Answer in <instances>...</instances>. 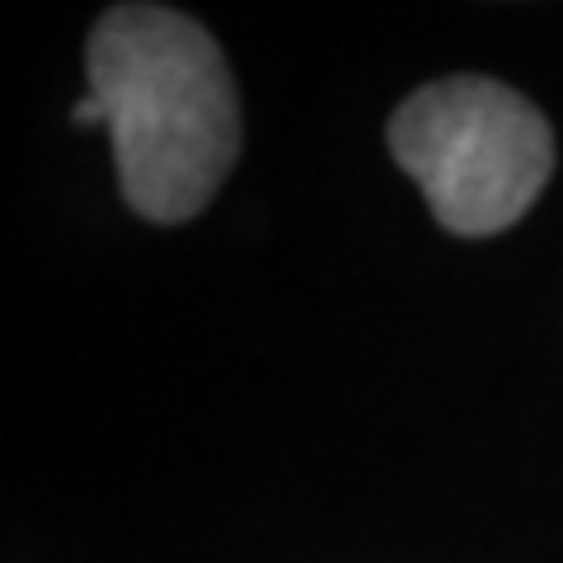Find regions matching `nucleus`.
I'll use <instances>...</instances> for the list:
<instances>
[{"label": "nucleus", "mask_w": 563, "mask_h": 563, "mask_svg": "<svg viewBox=\"0 0 563 563\" xmlns=\"http://www.w3.org/2000/svg\"><path fill=\"white\" fill-rule=\"evenodd\" d=\"M390 151L455 235L507 231L554 169L540 109L484 76L437 80L409 95L390 118Z\"/></svg>", "instance_id": "obj_2"}, {"label": "nucleus", "mask_w": 563, "mask_h": 563, "mask_svg": "<svg viewBox=\"0 0 563 563\" xmlns=\"http://www.w3.org/2000/svg\"><path fill=\"white\" fill-rule=\"evenodd\" d=\"M70 122H76V128H90V122H103V128H109V113H103V103L95 95H85L76 109H70Z\"/></svg>", "instance_id": "obj_3"}, {"label": "nucleus", "mask_w": 563, "mask_h": 563, "mask_svg": "<svg viewBox=\"0 0 563 563\" xmlns=\"http://www.w3.org/2000/svg\"><path fill=\"white\" fill-rule=\"evenodd\" d=\"M85 70L122 198L146 221L198 217L240 155L235 85L207 29L165 5H118L95 24Z\"/></svg>", "instance_id": "obj_1"}]
</instances>
